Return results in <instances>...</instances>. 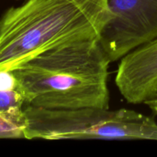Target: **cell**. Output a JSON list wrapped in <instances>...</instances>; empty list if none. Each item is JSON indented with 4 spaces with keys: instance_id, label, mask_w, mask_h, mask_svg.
<instances>
[{
    "instance_id": "cell-1",
    "label": "cell",
    "mask_w": 157,
    "mask_h": 157,
    "mask_svg": "<svg viewBox=\"0 0 157 157\" xmlns=\"http://www.w3.org/2000/svg\"><path fill=\"white\" fill-rule=\"evenodd\" d=\"M111 63L99 40L46 51L9 71L25 105L49 110L108 109Z\"/></svg>"
},
{
    "instance_id": "cell-2",
    "label": "cell",
    "mask_w": 157,
    "mask_h": 157,
    "mask_svg": "<svg viewBox=\"0 0 157 157\" xmlns=\"http://www.w3.org/2000/svg\"><path fill=\"white\" fill-rule=\"evenodd\" d=\"M111 18L108 0H26L0 17V72L46 51L99 40Z\"/></svg>"
},
{
    "instance_id": "cell-3",
    "label": "cell",
    "mask_w": 157,
    "mask_h": 157,
    "mask_svg": "<svg viewBox=\"0 0 157 157\" xmlns=\"http://www.w3.org/2000/svg\"><path fill=\"white\" fill-rule=\"evenodd\" d=\"M25 139L157 140L153 118L128 109L49 110L25 105Z\"/></svg>"
},
{
    "instance_id": "cell-4",
    "label": "cell",
    "mask_w": 157,
    "mask_h": 157,
    "mask_svg": "<svg viewBox=\"0 0 157 157\" xmlns=\"http://www.w3.org/2000/svg\"><path fill=\"white\" fill-rule=\"evenodd\" d=\"M111 18L99 42L110 61L157 38V0H108Z\"/></svg>"
},
{
    "instance_id": "cell-5",
    "label": "cell",
    "mask_w": 157,
    "mask_h": 157,
    "mask_svg": "<svg viewBox=\"0 0 157 157\" xmlns=\"http://www.w3.org/2000/svg\"><path fill=\"white\" fill-rule=\"evenodd\" d=\"M115 84L130 104H144L157 95V38L123 57Z\"/></svg>"
},
{
    "instance_id": "cell-6",
    "label": "cell",
    "mask_w": 157,
    "mask_h": 157,
    "mask_svg": "<svg viewBox=\"0 0 157 157\" xmlns=\"http://www.w3.org/2000/svg\"><path fill=\"white\" fill-rule=\"evenodd\" d=\"M25 125L23 109L0 113V139H25Z\"/></svg>"
},
{
    "instance_id": "cell-7",
    "label": "cell",
    "mask_w": 157,
    "mask_h": 157,
    "mask_svg": "<svg viewBox=\"0 0 157 157\" xmlns=\"http://www.w3.org/2000/svg\"><path fill=\"white\" fill-rule=\"evenodd\" d=\"M24 106V98L18 90H0V113L22 110Z\"/></svg>"
},
{
    "instance_id": "cell-8",
    "label": "cell",
    "mask_w": 157,
    "mask_h": 157,
    "mask_svg": "<svg viewBox=\"0 0 157 157\" xmlns=\"http://www.w3.org/2000/svg\"><path fill=\"white\" fill-rule=\"evenodd\" d=\"M15 89V79L10 71L0 72V90Z\"/></svg>"
},
{
    "instance_id": "cell-9",
    "label": "cell",
    "mask_w": 157,
    "mask_h": 157,
    "mask_svg": "<svg viewBox=\"0 0 157 157\" xmlns=\"http://www.w3.org/2000/svg\"><path fill=\"white\" fill-rule=\"evenodd\" d=\"M144 104H145L146 105L148 106L149 108H150L152 111L157 113V95L155 98L146 101Z\"/></svg>"
}]
</instances>
